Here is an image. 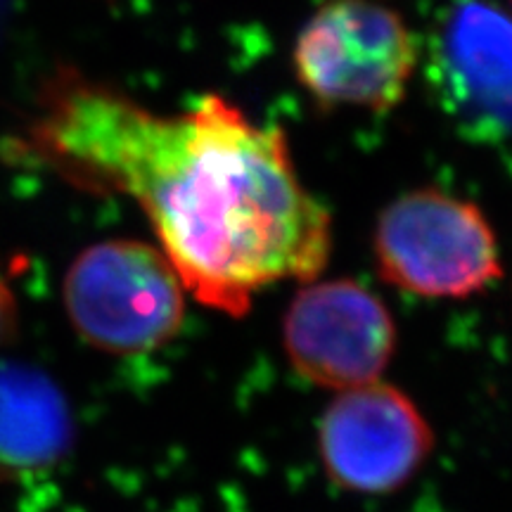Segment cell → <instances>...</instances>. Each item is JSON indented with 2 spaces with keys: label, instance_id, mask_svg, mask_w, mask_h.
Masks as SVG:
<instances>
[{
  "label": "cell",
  "instance_id": "cell-1",
  "mask_svg": "<svg viewBox=\"0 0 512 512\" xmlns=\"http://www.w3.org/2000/svg\"><path fill=\"white\" fill-rule=\"evenodd\" d=\"M27 150L83 190L145 209L185 290L245 316L256 292L313 280L328 264L330 216L294 171L280 128L219 95L162 117L102 83L60 74L43 91Z\"/></svg>",
  "mask_w": 512,
  "mask_h": 512
},
{
  "label": "cell",
  "instance_id": "cell-2",
  "mask_svg": "<svg viewBox=\"0 0 512 512\" xmlns=\"http://www.w3.org/2000/svg\"><path fill=\"white\" fill-rule=\"evenodd\" d=\"M183 290L164 252L138 240H107L74 259L64 278V309L91 347L145 354L181 330Z\"/></svg>",
  "mask_w": 512,
  "mask_h": 512
},
{
  "label": "cell",
  "instance_id": "cell-8",
  "mask_svg": "<svg viewBox=\"0 0 512 512\" xmlns=\"http://www.w3.org/2000/svg\"><path fill=\"white\" fill-rule=\"evenodd\" d=\"M74 441L60 387L24 363H0V482L55 467Z\"/></svg>",
  "mask_w": 512,
  "mask_h": 512
},
{
  "label": "cell",
  "instance_id": "cell-7",
  "mask_svg": "<svg viewBox=\"0 0 512 512\" xmlns=\"http://www.w3.org/2000/svg\"><path fill=\"white\" fill-rule=\"evenodd\" d=\"M430 81L472 138H512V19L484 0H453L430 41Z\"/></svg>",
  "mask_w": 512,
  "mask_h": 512
},
{
  "label": "cell",
  "instance_id": "cell-3",
  "mask_svg": "<svg viewBox=\"0 0 512 512\" xmlns=\"http://www.w3.org/2000/svg\"><path fill=\"white\" fill-rule=\"evenodd\" d=\"M375 256L389 285L422 297H470L503 275L482 211L439 190L406 192L382 211Z\"/></svg>",
  "mask_w": 512,
  "mask_h": 512
},
{
  "label": "cell",
  "instance_id": "cell-9",
  "mask_svg": "<svg viewBox=\"0 0 512 512\" xmlns=\"http://www.w3.org/2000/svg\"><path fill=\"white\" fill-rule=\"evenodd\" d=\"M15 323H17L15 297H12L8 285L0 280V344H3L5 339L15 332Z\"/></svg>",
  "mask_w": 512,
  "mask_h": 512
},
{
  "label": "cell",
  "instance_id": "cell-6",
  "mask_svg": "<svg viewBox=\"0 0 512 512\" xmlns=\"http://www.w3.org/2000/svg\"><path fill=\"white\" fill-rule=\"evenodd\" d=\"M283 344L306 382L347 392L380 380L396 351V325L368 287L328 280L304 287L292 299Z\"/></svg>",
  "mask_w": 512,
  "mask_h": 512
},
{
  "label": "cell",
  "instance_id": "cell-10",
  "mask_svg": "<svg viewBox=\"0 0 512 512\" xmlns=\"http://www.w3.org/2000/svg\"><path fill=\"white\" fill-rule=\"evenodd\" d=\"M8 10H10V0H0V29H3L5 19H8Z\"/></svg>",
  "mask_w": 512,
  "mask_h": 512
},
{
  "label": "cell",
  "instance_id": "cell-4",
  "mask_svg": "<svg viewBox=\"0 0 512 512\" xmlns=\"http://www.w3.org/2000/svg\"><path fill=\"white\" fill-rule=\"evenodd\" d=\"M415 64L413 34L373 0H330L294 48L299 81L323 105L389 110L406 93Z\"/></svg>",
  "mask_w": 512,
  "mask_h": 512
},
{
  "label": "cell",
  "instance_id": "cell-5",
  "mask_svg": "<svg viewBox=\"0 0 512 512\" xmlns=\"http://www.w3.org/2000/svg\"><path fill=\"white\" fill-rule=\"evenodd\" d=\"M434 432L411 396L384 382L339 392L318 427L325 475L351 494H394L418 475Z\"/></svg>",
  "mask_w": 512,
  "mask_h": 512
}]
</instances>
